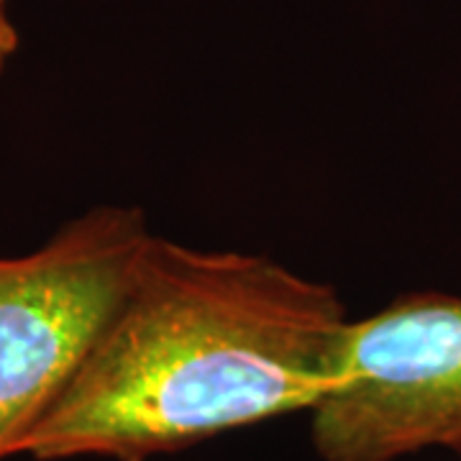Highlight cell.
Segmentation results:
<instances>
[{
	"mask_svg": "<svg viewBox=\"0 0 461 461\" xmlns=\"http://www.w3.org/2000/svg\"><path fill=\"white\" fill-rule=\"evenodd\" d=\"M346 323L329 282L151 233L108 326L21 454L147 461L311 412Z\"/></svg>",
	"mask_w": 461,
	"mask_h": 461,
	"instance_id": "cell-1",
	"label": "cell"
},
{
	"mask_svg": "<svg viewBox=\"0 0 461 461\" xmlns=\"http://www.w3.org/2000/svg\"><path fill=\"white\" fill-rule=\"evenodd\" d=\"M149 236L141 208L98 205L29 254L0 257V461L83 366Z\"/></svg>",
	"mask_w": 461,
	"mask_h": 461,
	"instance_id": "cell-2",
	"label": "cell"
},
{
	"mask_svg": "<svg viewBox=\"0 0 461 461\" xmlns=\"http://www.w3.org/2000/svg\"><path fill=\"white\" fill-rule=\"evenodd\" d=\"M311 438L323 461L461 448V295L411 293L348 318Z\"/></svg>",
	"mask_w": 461,
	"mask_h": 461,
	"instance_id": "cell-3",
	"label": "cell"
},
{
	"mask_svg": "<svg viewBox=\"0 0 461 461\" xmlns=\"http://www.w3.org/2000/svg\"><path fill=\"white\" fill-rule=\"evenodd\" d=\"M18 47H21V36H18L16 23L11 16V5H8V0H0V75L16 57Z\"/></svg>",
	"mask_w": 461,
	"mask_h": 461,
	"instance_id": "cell-4",
	"label": "cell"
},
{
	"mask_svg": "<svg viewBox=\"0 0 461 461\" xmlns=\"http://www.w3.org/2000/svg\"><path fill=\"white\" fill-rule=\"evenodd\" d=\"M456 454H459V456H461V448H456Z\"/></svg>",
	"mask_w": 461,
	"mask_h": 461,
	"instance_id": "cell-5",
	"label": "cell"
}]
</instances>
